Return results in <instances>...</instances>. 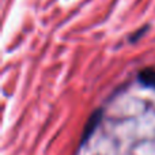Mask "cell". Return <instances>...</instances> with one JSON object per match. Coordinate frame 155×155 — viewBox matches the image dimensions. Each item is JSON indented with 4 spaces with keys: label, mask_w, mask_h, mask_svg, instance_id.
<instances>
[{
    "label": "cell",
    "mask_w": 155,
    "mask_h": 155,
    "mask_svg": "<svg viewBox=\"0 0 155 155\" xmlns=\"http://www.w3.org/2000/svg\"><path fill=\"white\" fill-rule=\"evenodd\" d=\"M140 80L144 83L146 86H150V87L155 88V70L147 68L143 72H140Z\"/></svg>",
    "instance_id": "6da1fadb"
}]
</instances>
